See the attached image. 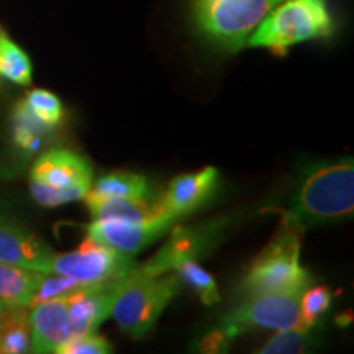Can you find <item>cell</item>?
<instances>
[{
	"instance_id": "13",
	"label": "cell",
	"mask_w": 354,
	"mask_h": 354,
	"mask_svg": "<svg viewBox=\"0 0 354 354\" xmlns=\"http://www.w3.org/2000/svg\"><path fill=\"white\" fill-rule=\"evenodd\" d=\"M122 281L123 277L107 284L87 286L86 289L64 297L74 336L95 333L102 323L107 320Z\"/></svg>"
},
{
	"instance_id": "25",
	"label": "cell",
	"mask_w": 354,
	"mask_h": 354,
	"mask_svg": "<svg viewBox=\"0 0 354 354\" xmlns=\"http://www.w3.org/2000/svg\"><path fill=\"white\" fill-rule=\"evenodd\" d=\"M310 344V330L300 328H287L279 330L259 349V354H299L307 351Z\"/></svg>"
},
{
	"instance_id": "12",
	"label": "cell",
	"mask_w": 354,
	"mask_h": 354,
	"mask_svg": "<svg viewBox=\"0 0 354 354\" xmlns=\"http://www.w3.org/2000/svg\"><path fill=\"white\" fill-rule=\"evenodd\" d=\"M51 248L15 220L0 216V263L50 274Z\"/></svg>"
},
{
	"instance_id": "22",
	"label": "cell",
	"mask_w": 354,
	"mask_h": 354,
	"mask_svg": "<svg viewBox=\"0 0 354 354\" xmlns=\"http://www.w3.org/2000/svg\"><path fill=\"white\" fill-rule=\"evenodd\" d=\"M25 105L35 117L48 128L61 125L64 118V107L59 97L44 88H33L25 97Z\"/></svg>"
},
{
	"instance_id": "16",
	"label": "cell",
	"mask_w": 354,
	"mask_h": 354,
	"mask_svg": "<svg viewBox=\"0 0 354 354\" xmlns=\"http://www.w3.org/2000/svg\"><path fill=\"white\" fill-rule=\"evenodd\" d=\"M44 274L0 263V302L6 307H30Z\"/></svg>"
},
{
	"instance_id": "15",
	"label": "cell",
	"mask_w": 354,
	"mask_h": 354,
	"mask_svg": "<svg viewBox=\"0 0 354 354\" xmlns=\"http://www.w3.org/2000/svg\"><path fill=\"white\" fill-rule=\"evenodd\" d=\"M84 201L94 220L143 221L162 215L158 203H151L148 197H84Z\"/></svg>"
},
{
	"instance_id": "23",
	"label": "cell",
	"mask_w": 354,
	"mask_h": 354,
	"mask_svg": "<svg viewBox=\"0 0 354 354\" xmlns=\"http://www.w3.org/2000/svg\"><path fill=\"white\" fill-rule=\"evenodd\" d=\"M331 304V290L325 286L307 289L300 299V330H310Z\"/></svg>"
},
{
	"instance_id": "11",
	"label": "cell",
	"mask_w": 354,
	"mask_h": 354,
	"mask_svg": "<svg viewBox=\"0 0 354 354\" xmlns=\"http://www.w3.org/2000/svg\"><path fill=\"white\" fill-rule=\"evenodd\" d=\"M218 184V171L215 167L192 172V174L177 176L167 185L165 196L158 203L162 215L172 220L180 218L203 207L210 201Z\"/></svg>"
},
{
	"instance_id": "18",
	"label": "cell",
	"mask_w": 354,
	"mask_h": 354,
	"mask_svg": "<svg viewBox=\"0 0 354 354\" xmlns=\"http://www.w3.org/2000/svg\"><path fill=\"white\" fill-rule=\"evenodd\" d=\"M51 128L43 125L35 115L30 112L25 102L21 100L15 105L12 115V138L20 153L26 158L33 156L35 153L41 149L44 138Z\"/></svg>"
},
{
	"instance_id": "2",
	"label": "cell",
	"mask_w": 354,
	"mask_h": 354,
	"mask_svg": "<svg viewBox=\"0 0 354 354\" xmlns=\"http://www.w3.org/2000/svg\"><path fill=\"white\" fill-rule=\"evenodd\" d=\"M304 230L289 220L264 248L241 281L245 297L271 292H305L312 284V276L300 266V240Z\"/></svg>"
},
{
	"instance_id": "19",
	"label": "cell",
	"mask_w": 354,
	"mask_h": 354,
	"mask_svg": "<svg viewBox=\"0 0 354 354\" xmlns=\"http://www.w3.org/2000/svg\"><path fill=\"white\" fill-rule=\"evenodd\" d=\"M149 184L145 176L128 171H115L91 185L86 197H148Z\"/></svg>"
},
{
	"instance_id": "10",
	"label": "cell",
	"mask_w": 354,
	"mask_h": 354,
	"mask_svg": "<svg viewBox=\"0 0 354 354\" xmlns=\"http://www.w3.org/2000/svg\"><path fill=\"white\" fill-rule=\"evenodd\" d=\"M172 223L174 220L166 215L143 221L105 218L92 221L87 233L102 245L113 248L123 254L136 256L146 246L161 238Z\"/></svg>"
},
{
	"instance_id": "30",
	"label": "cell",
	"mask_w": 354,
	"mask_h": 354,
	"mask_svg": "<svg viewBox=\"0 0 354 354\" xmlns=\"http://www.w3.org/2000/svg\"><path fill=\"white\" fill-rule=\"evenodd\" d=\"M3 308H6V305H3L2 302H0V313H2V312H3Z\"/></svg>"
},
{
	"instance_id": "20",
	"label": "cell",
	"mask_w": 354,
	"mask_h": 354,
	"mask_svg": "<svg viewBox=\"0 0 354 354\" xmlns=\"http://www.w3.org/2000/svg\"><path fill=\"white\" fill-rule=\"evenodd\" d=\"M0 76L17 86L32 84V61L19 44H15L7 33L0 39Z\"/></svg>"
},
{
	"instance_id": "17",
	"label": "cell",
	"mask_w": 354,
	"mask_h": 354,
	"mask_svg": "<svg viewBox=\"0 0 354 354\" xmlns=\"http://www.w3.org/2000/svg\"><path fill=\"white\" fill-rule=\"evenodd\" d=\"M32 353V326L26 307H6L0 313V354Z\"/></svg>"
},
{
	"instance_id": "4",
	"label": "cell",
	"mask_w": 354,
	"mask_h": 354,
	"mask_svg": "<svg viewBox=\"0 0 354 354\" xmlns=\"http://www.w3.org/2000/svg\"><path fill=\"white\" fill-rule=\"evenodd\" d=\"M333 32L335 24L326 0H287L261 21L248 38V46L266 48L274 55L284 56L294 44L328 38Z\"/></svg>"
},
{
	"instance_id": "28",
	"label": "cell",
	"mask_w": 354,
	"mask_h": 354,
	"mask_svg": "<svg viewBox=\"0 0 354 354\" xmlns=\"http://www.w3.org/2000/svg\"><path fill=\"white\" fill-rule=\"evenodd\" d=\"M13 176V172L10 171V167L3 165V162H0V179H10Z\"/></svg>"
},
{
	"instance_id": "9",
	"label": "cell",
	"mask_w": 354,
	"mask_h": 354,
	"mask_svg": "<svg viewBox=\"0 0 354 354\" xmlns=\"http://www.w3.org/2000/svg\"><path fill=\"white\" fill-rule=\"evenodd\" d=\"M92 166L81 154L69 149H51L38 158L32 169V183L59 190L68 202L82 201L92 185Z\"/></svg>"
},
{
	"instance_id": "1",
	"label": "cell",
	"mask_w": 354,
	"mask_h": 354,
	"mask_svg": "<svg viewBox=\"0 0 354 354\" xmlns=\"http://www.w3.org/2000/svg\"><path fill=\"white\" fill-rule=\"evenodd\" d=\"M353 210L354 165L349 158L308 169L284 218L305 230L310 225L351 216Z\"/></svg>"
},
{
	"instance_id": "8",
	"label": "cell",
	"mask_w": 354,
	"mask_h": 354,
	"mask_svg": "<svg viewBox=\"0 0 354 354\" xmlns=\"http://www.w3.org/2000/svg\"><path fill=\"white\" fill-rule=\"evenodd\" d=\"M227 230V220H214L189 228H176L165 246L138 268L149 276H162L189 259L203 258L216 246Z\"/></svg>"
},
{
	"instance_id": "24",
	"label": "cell",
	"mask_w": 354,
	"mask_h": 354,
	"mask_svg": "<svg viewBox=\"0 0 354 354\" xmlns=\"http://www.w3.org/2000/svg\"><path fill=\"white\" fill-rule=\"evenodd\" d=\"M87 286L88 284H82V282L74 281V279L66 276H59V274H53V276L51 274H44L37 292H35L30 307H33V305L37 304L46 302V300L69 297V295L86 289Z\"/></svg>"
},
{
	"instance_id": "29",
	"label": "cell",
	"mask_w": 354,
	"mask_h": 354,
	"mask_svg": "<svg viewBox=\"0 0 354 354\" xmlns=\"http://www.w3.org/2000/svg\"><path fill=\"white\" fill-rule=\"evenodd\" d=\"M3 35H6V32H3V28H2V26H0V39H2Z\"/></svg>"
},
{
	"instance_id": "14",
	"label": "cell",
	"mask_w": 354,
	"mask_h": 354,
	"mask_svg": "<svg viewBox=\"0 0 354 354\" xmlns=\"http://www.w3.org/2000/svg\"><path fill=\"white\" fill-rule=\"evenodd\" d=\"M30 313L32 353H56V349L74 338L73 325L64 299H53L37 304Z\"/></svg>"
},
{
	"instance_id": "26",
	"label": "cell",
	"mask_w": 354,
	"mask_h": 354,
	"mask_svg": "<svg viewBox=\"0 0 354 354\" xmlns=\"http://www.w3.org/2000/svg\"><path fill=\"white\" fill-rule=\"evenodd\" d=\"M112 351V344L95 333L74 336L56 349L57 354H109Z\"/></svg>"
},
{
	"instance_id": "3",
	"label": "cell",
	"mask_w": 354,
	"mask_h": 354,
	"mask_svg": "<svg viewBox=\"0 0 354 354\" xmlns=\"http://www.w3.org/2000/svg\"><path fill=\"white\" fill-rule=\"evenodd\" d=\"M177 274L149 276L138 266L123 277L113 299V320L131 338H143L180 289Z\"/></svg>"
},
{
	"instance_id": "7",
	"label": "cell",
	"mask_w": 354,
	"mask_h": 354,
	"mask_svg": "<svg viewBox=\"0 0 354 354\" xmlns=\"http://www.w3.org/2000/svg\"><path fill=\"white\" fill-rule=\"evenodd\" d=\"M304 292H271L245 297L221 320V330L234 338L245 330L300 328V299Z\"/></svg>"
},
{
	"instance_id": "27",
	"label": "cell",
	"mask_w": 354,
	"mask_h": 354,
	"mask_svg": "<svg viewBox=\"0 0 354 354\" xmlns=\"http://www.w3.org/2000/svg\"><path fill=\"white\" fill-rule=\"evenodd\" d=\"M233 338L225 333L223 330H216L214 333L207 335L201 343V351L203 353H225L230 348Z\"/></svg>"
},
{
	"instance_id": "5",
	"label": "cell",
	"mask_w": 354,
	"mask_h": 354,
	"mask_svg": "<svg viewBox=\"0 0 354 354\" xmlns=\"http://www.w3.org/2000/svg\"><path fill=\"white\" fill-rule=\"evenodd\" d=\"M282 0H194V19L210 41L240 51L261 21Z\"/></svg>"
},
{
	"instance_id": "6",
	"label": "cell",
	"mask_w": 354,
	"mask_h": 354,
	"mask_svg": "<svg viewBox=\"0 0 354 354\" xmlns=\"http://www.w3.org/2000/svg\"><path fill=\"white\" fill-rule=\"evenodd\" d=\"M135 266V256L123 254L88 236L77 250L53 256L50 274H59L82 284L94 286L118 281Z\"/></svg>"
},
{
	"instance_id": "21",
	"label": "cell",
	"mask_w": 354,
	"mask_h": 354,
	"mask_svg": "<svg viewBox=\"0 0 354 354\" xmlns=\"http://www.w3.org/2000/svg\"><path fill=\"white\" fill-rule=\"evenodd\" d=\"M176 274L180 279V282L187 284L196 294L201 297L202 304L214 305L220 302L218 287L212 274H209L202 266H198L194 259L184 261L179 266H176Z\"/></svg>"
}]
</instances>
